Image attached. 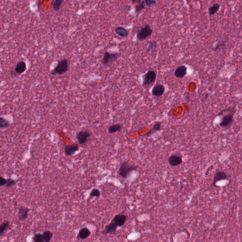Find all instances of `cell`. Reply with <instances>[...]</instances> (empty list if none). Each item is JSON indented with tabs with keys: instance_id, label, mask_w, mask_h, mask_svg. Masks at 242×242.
<instances>
[{
	"instance_id": "cell-2",
	"label": "cell",
	"mask_w": 242,
	"mask_h": 242,
	"mask_svg": "<svg viewBox=\"0 0 242 242\" xmlns=\"http://www.w3.org/2000/svg\"><path fill=\"white\" fill-rule=\"evenodd\" d=\"M69 64L67 59H64L58 62L57 65L51 72V74L53 76L61 75L68 71Z\"/></svg>"
},
{
	"instance_id": "cell-22",
	"label": "cell",
	"mask_w": 242,
	"mask_h": 242,
	"mask_svg": "<svg viewBox=\"0 0 242 242\" xmlns=\"http://www.w3.org/2000/svg\"><path fill=\"white\" fill-rule=\"evenodd\" d=\"M10 227V222L8 220H6L0 226V236L1 237L4 232Z\"/></svg>"
},
{
	"instance_id": "cell-26",
	"label": "cell",
	"mask_w": 242,
	"mask_h": 242,
	"mask_svg": "<svg viewBox=\"0 0 242 242\" xmlns=\"http://www.w3.org/2000/svg\"><path fill=\"white\" fill-rule=\"evenodd\" d=\"M63 1V0H55L53 4V10L55 11H59L62 5Z\"/></svg>"
},
{
	"instance_id": "cell-34",
	"label": "cell",
	"mask_w": 242,
	"mask_h": 242,
	"mask_svg": "<svg viewBox=\"0 0 242 242\" xmlns=\"http://www.w3.org/2000/svg\"><path fill=\"white\" fill-rule=\"evenodd\" d=\"M132 1L133 4H139L142 1L141 0H132Z\"/></svg>"
},
{
	"instance_id": "cell-16",
	"label": "cell",
	"mask_w": 242,
	"mask_h": 242,
	"mask_svg": "<svg viewBox=\"0 0 242 242\" xmlns=\"http://www.w3.org/2000/svg\"><path fill=\"white\" fill-rule=\"evenodd\" d=\"M182 162V159L181 157L172 155L168 158V163L171 166L176 167L181 165Z\"/></svg>"
},
{
	"instance_id": "cell-13",
	"label": "cell",
	"mask_w": 242,
	"mask_h": 242,
	"mask_svg": "<svg viewBox=\"0 0 242 242\" xmlns=\"http://www.w3.org/2000/svg\"><path fill=\"white\" fill-rule=\"evenodd\" d=\"M126 220V216L123 214H119L115 216L112 221L115 223L117 226H122L124 224Z\"/></svg>"
},
{
	"instance_id": "cell-29",
	"label": "cell",
	"mask_w": 242,
	"mask_h": 242,
	"mask_svg": "<svg viewBox=\"0 0 242 242\" xmlns=\"http://www.w3.org/2000/svg\"><path fill=\"white\" fill-rule=\"evenodd\" d=\"M16 182L15 180L13 179L9 178L7 179V183L5 185V187L6 188H11L16 185Z\"/></svg>"
},
{
	"instance_id": "cell-18",
	"label": "cell",
	"mask_w": 242,
	"mask_h": 242,
	"mask_svg": "<svg viewBox=\"0 0 242 242\" xmlns=\"http://www.w3.org/2000/svg\"><path fill=\"white\" fill-rule=\"evenodd\" d=\"M115 32L117 35L122 38H127L129 34L128 30L124 27H119L115 29Z\"/></svg>"
},
{
	"instance_id": "cell-25",
	"label": "cell",
	"mask_w": 242,
	"mask_h": 242,
	"mask_svg": "<svg viewBox=\"0 0 242 242\" xmlns=\"http://www.w3.org/2000/svg\"><path fill=\"white\" fill-rule=\"evenodd\" d=\"M33 241L35 242H44L43 234L40 233H36L34 234L32 237Z\"/></svg>"
},
{
	"instance_id": "cell-27",
	"label": "cell",
	"mask_w": 242,
	"mask_h": 242,
	"mask_svg": "<svg viewBox=\"0 0 242 242\" xmlns=\"http://www.w3.org/2000/svg\"><path fill=\"white\" fill-rule=\"evenodd\" d=\"M145 7V3L144 1H142V3L139 4H137L135 6V12L136 14L139 13L143 10Z\"/></svg>"
},
{
	"instance_id": "cell-6",
	"label": "cell",
	"mask_w": 242,
	"mask_h": 242,
	"mask_svg": "<svg viewBox=\"0 0 242 242\" xmlns=\"http://www.w3.org/2000/svg\"><path fill=\"white\" fill-rule=\"evenodd\" d=\"M153 30L150 25H146L138 30L137 33V38L142 41L151 36L152 34Z\"/></svg>"
},
{
	"instance_id": "cell-10",
	"label": "cell",
	"mask_w": 242,
	"mask_h": 242,
	"mask_svg": "<svg viewBox=\"0 0 242 242\" xmlns=\"http://www.w3.org/2000/svg\"><path fill=\"white\" fill-rule=\"evenodd\" d=\"M227 179H228V176L225 172L224 171H219L217 172L214 176L211 186L215 187L216 184L218 181Z\"/></svg>"
},
{
	"instance_id": "cell-4",
	"label": "cell",
	"mask_w": 242,
	"mask_h": 242,
	"mask_svg": "<svg viewBox=\"0 0 242 242\" xmlns=\"http://www.w3.org/2000/svg\"><path fill=\"white\" fill-rule=\"evenodd\" d=\"M121 53H110L106 52L104 54L103 58L101 62L103 65L105 66H109L111 65L114 62L120 57Z\"/></svg>"
},
{
	"instance_id": "cell-28",
	"label": "cell",
	"mask_w": 242,
	"mask_h": 242,
	"mask_svg": "<svg viewBox=\"0 0 242 242\" xmlns=\"http://www.w3.org/2000/svg\"><path fill=\"white\" fill-rule=\"evenodd\" d=\"M10 123L8 121L3 118V117H1L0 118V127L1 128H6L9 126Z\"/></svg>"
},
{
	"instance_id": "cell-23",
	"label": "cell",
	"mask_w": 242,
	"mask_h": 242,
	"mask_svg": "<svg viewBox=\"0 0 242 242\" xmlns=\"http://www.w3.org/2000/svg\"><path fill=\"white\" fill-rule=\"evenodd\" d=\"M43 237L44 239V242H49L51 241L52 238L53 234L50 231L47 230L44 232L43 233Z\"/></svg>"
},
{
	"instance_id": "cell-14",
	"label": "cell",
	"mask_w": 242,
	"mask_h": 242,
	"mask_svg": "<svg viewBox=\"0 0 242 242\" xmlns=\"http://www.w3.org/2000/svg\"><path fill=\"white\" fill-rule=\"evenodd\" d=\"M187 74V68L185 65L178 67L174 71V75L177 78H183Z\"/></svg>"
},
{
	"instance_id": "cell-5",
	"label": "cell",
	"mask_w": 242,
	"mask_h": 242,
	"mask_svg": "<svg viewBox=\"0 0 242 242\" xmlns=\"http://www.w3.org/2000/svg\"><path fill=\"white\" fill-rule=\"evenodd\" d=\"M157 74L153 70H148L144 75L142 78V86L144 88L154 83L156 79Z\"/></svg>"
},
{
	"instance_id": "cell-17",
	"label": "cell",
	"mask_w": 242,
	"mask_h": 242,
	"mask_svg": "<svg viewBox=\"0 0 242 242\" xmlns=\"http://www.w3.org/2000/svg\"><path fill=\"white\" fill-rule=\"evenodd\" d=\"M27 70L26 64L23 61L18 62L15 68V72L18 74H21L26 72Z\"/></svg>"
},
{
	"instance_id": "cell-9",
	"label": "cell",
	"mask_w": 242,
	"mask_h": 242,
	"mask_svg": "<svg viewBox=\"0 0 242 242\" xmlns=\"http://www.w3.org/2000/svg\"><path fill=\"white\" fill-rule=\"evenodd\" d=\"M30 209L27 207L21 206L18 209V212L17 213V217L20 221H24L27 219Z\"/></svg>"
},
{
	"instance_id": "cell-30",
	"label": "cell",
	"mask_w": 242,
	"mask_h": 242,
	"mask_svg": "<svg viewBox=\"0 0 242 242\" xmlns=\"http://www.w3.org/2000/svg\"><path fill=\"white\" fill-rule=\"evenodd\" d=\"M100 196V191H99V189H96V188L92 189L90 193V197H99Z\"/></svg>"
},
{
	"instance_id": "cell-32",
	"label": "cell",
	"mask_w": 242,
	"mask_h": 242,
	"mask_svg": "<svg viewBox=\"0 0 242 242\" xmlns=\"http://www.w3.org/2000/svg\"><path fill=\"white\" fill-rule=\"evenodd\" d=\"M145 5L148 7H152L156 4V0H144Z\"/></svg>"
},
{
	"instance_id": "cell-7",
	"label": "cell",
	"mask_w": 242,
	"mask_h": 242,
	"mask_svg": "<svg viewBox=\"0 0 242 242\" xmlns=\"http://www.w3.org/2000/svg\"><path fill=\"white\" fill-rule=\"evenodd\" d=\"M90 137V133L88 131L82 130L77 133L76 138L79 144L83 145L87 142Z\"/></svg>"
},
{
	"instance_id": "cell-15",
	"label": "cell",
	"mask_w": 242,
	"mask_h": 242,
	"mask_svg": "<svg viewBox=\"0 0 242 242\" xmlns=\"http://www.w3.org/2000/svg\"><path fill=\"white\" fill-rule=\"evenodd\" d=\"M90 234V231L87 228H83L79 230L77 234V239L78 240H82L88 238Z\"/></svg>"
},
{
	"instance_id": "cell-3",
	"label": "cell",
	"mask_w": 242,
	"mask_h": 242,
	"mask_svg": "<svg viewBox=\"0 0 242 242\" xmlns=\"http://www.w3.org/2000/svg\"><path fill=\"white\" fill-rule=\"evenodd\" d=\"M137 167L132 165L126 161H124L121 164L120 168L119 169V176L123 178L126 179L129 176L131 172L134 170H136Z\"/></svg>"
},
{
	"instance_id": "cell-31",
	"label": "cell",
	"mask_w": 242,
	"mask_h": 242,
	"mask_svg": "<svg viewBox=\"0 0 242 242\" xmlns=\"http://www.w3.org/2000/svg\"><path fill=\"white\" fill-rule=\"evenodd\" d=\"M225 43L223 41L217 42L215 44V46H214L213 51H217L219 49L222 48L225 46Z\"/></svg>"
},
{
	"instance_id": "cell-24",
	"label": "cell",
	"mask_w": 242,
	"mask_h": 242,
	"mask_svg": "<svg viewBox=\"0 0 242 242\" xmlns=\"http://www.w3.org/2000/svg\"><path fill=\"white\" fill-rule=\"evenodd\" d=\"M157 47V42L155 40L150 41L148 47L147 52H153L154 51Z\"/></svg>"
},
{
	"instance_id": "cell-11",
	"label": "cell",
	"mask_w": 242,
	"mask_h": 242,
	"mask_svg": "<svg viewBox=\"0 0 242 242\" xmlns=\"http://www.w3.org/2000/svg\"><path fill=\"white\" fill-rule=\"evenodd\" d=\"M165 91V88L163 86V85L158 84L155 85L153 88L151 93L154 96L157 97L162 96L164 94V92Z\"/></svg>"
},
{
	"instance_id": "cell-20",
	"label": "cell",
	"mask_w": 242,
	"mask_h": 242,
	"mask_svg": "<svg viewBox=\"0 0 242 242\" xmlns=\"http://www.w3.org/2000/svg\"><path fill=\"white\" fill-rule=\"evenodd\" d=\"M122 130V126L120 124H116L114 125H110L108 128V133L112 134L113 133L121 132Z\"/></svg>"
},
{
	"instance_id": "cell-33",
	"label": "cell",
	"mask_w": 242,
	"mask_h": 242,
	"mask_svg": "<svg viewBox=\"0 0 242 242\" xmlns=\"http://www.w3.org/2000/svg\"><path fill=\"white\" fill-rule=\"evenodd\" d=\"M7 183V179L4 178V177L3 176H1L0 177V186H4Z\"/></svg>"
},
{
	"instance_id": "cell-21",
	"label": "cell",
	"mask_w": 242,
	"mask_h": 242,
	"mask_svg": "<svg viewBox=\"0 0 242 242\" xmlns=\"http://www.w3.org/2000/svg\"><path fill=\"white\" fill-rule=\"evenodd\" d=\"M220 8V5L218 3H214L213 5L211 6L208 9L209 15L210 16H213L217 13Z\"/></svg>"
},
{
	"instance_id": "cell-19",
	"label": "cell",
	"mask_w": 242,
	"mask_h": 242,
	"mask_svg": "<svg viewBox=\"0 0 242 242\" xmlns=\"http://www.w3.org/2000/svg\"><path fill=\"white\" fill-rule=\"evenodd\" d=\"M161 123L160 122H155V124H154L152 128L151 129V130L150 131V132L147 133L145 134V136H150L156 132L161 130Z\"/></svg>"
},
{
	"instance_id": "cell-12",
	"label": "cell",
	"mask_w": 242,
	"mask_h": 242,
	"mask_svg": "<svg viewBox=\"0 0 242 242\" xmlns=\"http://www.w3.org/2000/svg\"><path fill=\"white\" fill-rule=\"evenodd\" d=\"M117 228V226L112 221L109 224L105 226L102 234L105 235L107 234H115Z\"/></svg>"
},
{
	"instance_id": "cell-8",
	"label": "cell",
	"mask_w": 242,
	"mask_h": 242,
	"mask_svg": "<svg viewBox=\"0 0 242 242\" xmlns=\"http://www.w3.org/2000/svg\"><path fill=\"white\" fill-rule=\"evenodd\" d=\"M79 150V145L77 143H74L71 145H66L64 151L65 155L68 156H72Z\"/></svg>"
},
{
	"instance_id": "cell-1",
	"label": "cell",
	"mask_w": 242,
	"mask_h": 242,
	"mask_svg": "<svg viewBox=\"0 0 242 242\" xmlns=\"http://www.w3.org/2000/svg\"><path fill=\"white\" fill-rule=\"evenodd\" d=\"M236 112L235 107H229L221 111L219 113L217 116H223L221 121L219 123V126L223 128L230 127L233 122V116Z\"/></svg>"
},
{
	"instance_id": "cell-35",
	"label": "cell",
	"mask_w": 242,
	"mask_h": 242,
	"mask_svg": "<svg viewBox=\"0 0 242 242\" xmlns=\"http://www.w3.org/2000/svg\"></svg>"
}]
</instances>
